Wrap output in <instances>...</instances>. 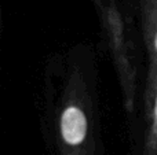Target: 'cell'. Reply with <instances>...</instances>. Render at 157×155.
<instances>
[{
  "label": "cell",
  "mask_w": 157,
  "mask_h": 155,
  "mask_svg": "<svg viewBox=\"0 0 157 155\" xmlns=\"http://www.w3.org/2000/svg\"><path fill=\"white\" fill-rule=\"evenodd\" d=\"M61 133L69 146H77L86 139L87 118L77 107H68L61 117Z\"/></svg>",
  "instance_id": "obj_1"
},
{
  "label": "cell",
  "mask_w": 157,
  "mask_h": 155,
  "mask_svg": "<svg viewBox=\"0 0 157 155\" xmlns=\"http://www.w3.org/2000/svg\"><path fill=\"white\" fill-rule=\"evenodd\" d=\"M150 147L153 154L157 155V87L153 96L152 106V132H150Z\"/></svg>",
  "instance_id": "obj_2"
},
{
  "label": "cell",
  "mask_w": 157,
  "mask_h": 155,
  "mask_svg": "<svg viewBox=\"0 0 157 155\" xmlns=\"http://www.w3.org/2000/svg\"><path fill=\"white\" fill-rule=\"evenodd\" d=\"M147 4H149L150 14H152V16H153L152 49H153V56L156 58V62H157V0H147Z\"/></svg>",
  "instance_id": "obj_3"
}]
</instances>
